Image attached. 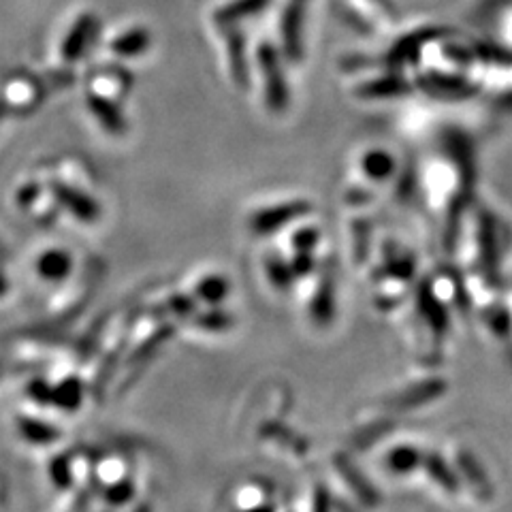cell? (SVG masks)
Returning a JSON list of instances; mask_svg holds the SVG:
<instances>
[{"mask_svg":"<svg viewBox=\"0 0 512 512\" xmlns=\"http://www.w3.org/2000/svg\"><path fill=\"white\" fill-rule=\"evenodd\" d=\"M148 45V37L143 35V32H128L126 37H122L120 41L114 43V47L118 50V54H135L141 52L143 47Z\"/></svg>","mask_w":512,"mask_h":512,"instance_id":"7a4b0ae2","label":"cell"},{"mask_svg":"<svg viewBox=\"0 0 512 512\" xmlns=\"http://www.w3.org/2000/svg\"><path fill=\"white\" fill-rule=\"evenodd\" d=\"M92 30H94V20L90 15H84L82 20L75 24V28L71 30V35L67 37L62 45V56L67 60H77L79 56L84 54L88 41L92 39Z\"/></svg>","mask_w":512,"mask_h":512,"instance_id":"6da1fadb","label":"cell"}]
</instances>
